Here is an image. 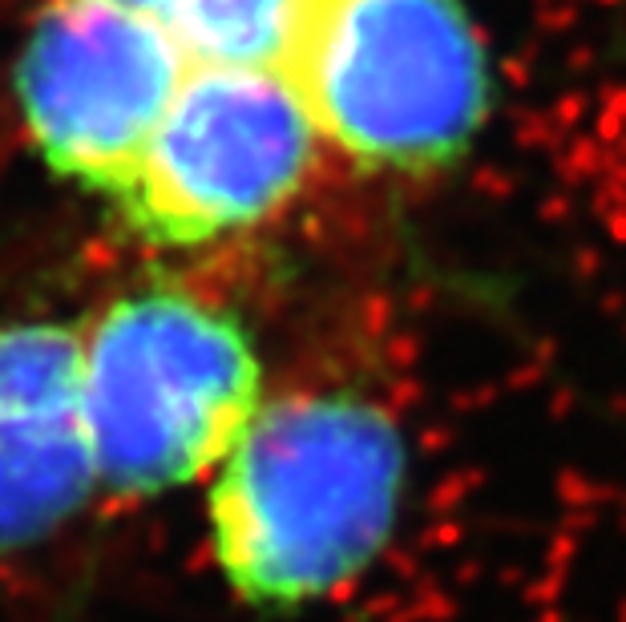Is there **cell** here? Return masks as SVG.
<instances>
[{
    "mask_svg": "<svg viewBox=\"0 0 626 622\" xmlns=\"http://www.w3.org/2000/svg\"><path fill=\"white\" fill-rule=\"evenodd\" d=\"M106 5H118V9H138V13H158L166 0H106Z\"/></svg>",
    "mask_w": 626,
    "mask_h": 622,
    "instance_id": "ba28073f",
    "label": "cell"
},
{
    "mask_svg": "<svg viewBox=\"0 0 626 622\" xmlns=\"http://www.w3.org/2000/svg\"><path fill=\"white\" fill-rule=\"evenodd\" d=\"M77 368L81 332L0 324V554L49 538L97 485Z\"/></svg>",
    "mask_w": 626,
    "mask_h": 622,
    "instance_id": "8992f818",
    "label": "cell"
},
{
    "mask_svg": "<svg viewBox=\"0 0 626 622\" xmlns=\"http://www.w3.org/2000/svg\"><path fill=\"white\" fill-rule=\"evenodd\" d=\"M186 73L154 13L49 0L17 65L25 130L61 178L122 198Z\"/></svg>",
    "mask_w": 626,
    "mask_h": 622,
    "instance_id": "5b68a950",
    "label": "cell"
},
{
    "mask_svg": "<svg viewBox=\"0 0 626 622\" xmlns=\"http://www.w3.org/2000/svg\"><path fill=\"white\" fill-rule=\"evenodd\" d=\"M279 73L320 142L400 174L457 162L493 101L465 0H295Z\"/></svg>",
    "mask_w": 626,
    "mask_h": 622,
    "instance_id": "7a4b0ae2",
    "label": "cell"
},
{
    "mask_svg": "<svg viewBox=\"0 0 626 622\" xmlns=\"http://www.w3.org/2000/svg\"><path fill=\"white\" fill-rule=\"evenodd\" d=\"M404 489V437L352 392L259 404L211 485V546L259 610L336 594L384 550Z\"/></svg>",
    "mask_w": 626,
    "mask_h": 622,
    "instance_id": "6da1fadb",
    "label": "cell"
},
{
    "mask_svg": "<svg viewBox=\"0 0 626 622\" xmlns=\"http://www.w3.org/2000/svg\"><path fill=\"white\" fill-rule=\"evenodd\" d=\"M190 69H275L295 0H166L154 13Z\"/></svg>",
    "mask_w": 626,
    "mask_h": 622,
    "instance_id": "52a82bcc",
    "label": "cell"
},
{
    "mask_svg": "<svg viewBox=\"0 0 626 622\" xmlns=\"http://www.w3.org/2000/svg\"><path fill=\"white\" fill-rule=\"evenodd\" d=\"M316 150L283 73L190 69L118 202L150 243L198 247L279 215Z\"/></svg>",
    "mask_w": 626,
    "mask_h": 622,
    "instance_id": "277c9868",
    "label": "cell"
},
{
    "mask_svg": "<svg viewBox=\"0 0 626 622\" xmlns=\"http://www.w3.org/2000/svg\"><path fill=\"white\" fill-rule=\"evenodd\" d=\"M77 388L97 485L114 493H162L215 469L263 404L243 324L174 287L101 311L81 332Z\"/></svg>",
    "mask_w": 626,
    "mask_h": 622,
    "instance_id": "3957f363",
    "label": "cell"
}]
</instances>
